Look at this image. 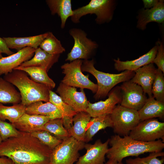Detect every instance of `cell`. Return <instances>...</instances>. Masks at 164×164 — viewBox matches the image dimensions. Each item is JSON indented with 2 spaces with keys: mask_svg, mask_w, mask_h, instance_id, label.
Returning a JSON list of instances; mask_svg holds the SVG:
<instances>
[{
  "mask_svg": "<svg viewBox=\"0 0 164 164\" xmlns=\"http://www.w3.org/2000/svg\"><path fill=\"white\" fill-rule=\"evenodd\" d=\"M49 120V118L44 116L25 113L12 124L19 131L31 133L40 130L41 127Z\"/></svg>",
  "mask_w": 164,
  "mask_h": 164,
  "instance_id": "obj_18",
  "label": "cell"
},
{
  "mask_svg": "<svg viewBox=\"0 0 164 164\" xmlns=\"http://www.w3.org/2000/svg\"><path fill=\"white\" fill-rule=\"evenodd\" d=\"M2 53L0 51V59L2 58L3 57L2 55Z\"/></svg>",
  "mask_w": 164,
  "mask_h": 164,
  "instance_id": "obj_42",
  "label": "cell"
},
{
  "mask_svg": "<svg viewBox=\"0 0 164 164\" xmlns=\"http://www.w3.org/2000/svg\"><path fill=\"white\" fill-rule=\"evenodd\" d=\"M26 108L21 103L7 106L0 103V119L3 121L7 120L13 123L25 113Z\"/></svg>",
  "mask_w": 164,
  "mask_h": 164,
  "instance_id": "obj_30",
  "label": "cell"
},
{
  "mask_svg": "<svg viewBox=\"0 0 164 164\" xmlns=\"http://www.w3.org/2000/svg\"><path fill=\"white\" fill-rule=\"evenodd\" d=\"M3 78L18 88L22 104L27 107L38 101L49 102L51 89L46 85L36 83L29 78L24 71L14 69L5 75Z\"/></svg>",
  "mask_w": 164,
  "mask_h": 164,
  "instance_id": "obj_3",
  "label": "cell"
},
{
  "mask_svg": "<svg viewBox=\"0 0 164 164\" xmlns=\"http://www.w3.org/2000/svg\"><path fill=\"white\" fill-rule=\"evenodd\" d=\"M69 33L73 38L74 44L66 61L71 62L77 59L88 60L98 48L97 44L88 38L87 33L80 29L71 28Z\"/></svg>",
  "mask_w": 164,
  "mask_h": 164,
  "instance_id": "obj_9",
  "label": "cell"
},
{
  "mask_svg": "<svg viewBox=\"0 0 164 164\" xmlns=\"http://www.w3.org/2000/svg\"><path fill=\"white\" fill-rule=\"evenodd\" d=\"M25 113L29 114L44 116L50 120L62 118V114L58 109L49 102L42 101L32 103L26 107Z\"/></svg>",
  "mask_w": 164,
  "mask_h": 164,
  "instance_id": "obj_25",
  "label": "cell"
},
{
  "mask_svg": "<svg viewBox=\"0 0 164 164\" xmlns=\"http://www.w3.org/2000/svg\"><path fill=\"white\" fill-rule=\"evenodd\" d=\"M2 141V140L0 136V143Z\"/></svg>",
  "mask_w": 164,
  "mask_h": 164,
  "instance_id": "obj_43",
  "label": "cell"
},
{
  "mask_svg": "<svg viewBox=\"0 0 164 164\" xmlns=\"http://www.w3.org/2000/svg\"><path fill=\"white\" fill-rule=\"evenodd\" d=\"M83 61L82 60L77 59L62 65L61 68L65 76L61 82L74 87L87 89L96 93L97 85L90 80L88 75H85L82 73L81 66Z\"/></svg>",
  "mask_w": 164,
  "mask_h": 164,
  "instance_id": "obj_8",
  "label": "cell"
},
{
  "mask_svg": "<svg viewBox=\"0 0 164 164\" xmlns=\"http://www.w3.org/2000/svg\"><path fill=\"white\" fill-rule=\"evenodd\" d=\"M52 151L31 133L20 131L0 143V157L9 158L14 164H50Z\"/></svg>",
  "mask_w": 164,
  "mask_h": 164,
  "instance_id": "obj_1",
  "label": "cell"
},
{
  "mask_svg": "<svg viewBox=\"0 0 164 164\" xmlns=\"http://www.w3.org/2000/svg\"><path fill=\"white\" fill-rule=\"evenodd\" d=\"M0 164H14L9 158L5 156L0 157Z\"/></svg>",
  "mask_w": 164,
  "mask_h": 164,
  "instance_id": "obj_40",
  "label": "cell"
},
{
  "mask_svg": "<svg viewBox=\"0 0 164 164\" xmlns=\"http://www.w3.org/2000/svg\"><path fill=\"white\" fill-rule=\"evenodd\" d=\"M128 135L141 142H153L161 139L164 142V123L155 118L140 121Z\"/></svg>",
  "mask_w": 164,
  "mask_h": 164,
  "instance_id": "obj_10",
  "label": "cell"
},
{
  "mask_svg": "<svg viewBox=\"0 0 164 164\" xmlns=\"http://www.w3.org/2000/svg\"><path fill=\"white\" fill-rule=\"evenodd\" d=\"M91 118L86 111L77 112L72 118L73 124L68 131L70 136L78 141L84 142L85 135Z\"/></svg>",
  "mask_w": 164,
  "mask_h": 164,
  "instance_id": "obj_22",
  "label": "cell"
},
{
  "mask_svg": "<svg viewBox=\"0 0 164 164\" xmlns=\"http://www.w3.org/2000/svg\"><path fill=\"white\" fill-rule=\"evenodd\" d=\"M137 27L142 30L146 28L147 24L151 22L163 23L164 21V0L158 1L153 8L143 9L138 16Z\"/></svg>",
  "mask_w": 164,
  "mask_h": 164,
  "instance_id": "obj_19",
  "label": "cell"
},
{
  "mask_svg": "<svg viewBox=\"0 0 164 164\" xmlns=\"http://www.w3.org/2000/svg\"><path fill=\"white\" fill-rule=\"evenodd\" d=\"M157 51V46L156 45L147 53L135 60L122 61L119 58L114 59V68L118 71L125 70L135 71L144 66L152 63Z\"/></svg>",
  "mask_w": 164,
  "mask_h": 164,
  "instance_id": "obj_17",
  "label": "cell"
},
{
  "mask_svg": "<svg viewBox=\"0 0 164 164\" xmlns=\"http://www.w3.org/2000/svg\"><path fill=\"white\" fill-rule=\"evenodd\" d=\"M159 0H143L144 8L149 9L153 7L158 3Z\"/></svg>",
  "mask_w": 164,
  "mask_h": 164,
  "instance_id": "obj_39",
  "label": "cell"
},
{
  "mask_svg": "<svg viewBox=\"0 0 164 164\" xmlns=\"http://www.w3.org/2000/svg\"><path fill=\"white\" fill-rule=\"evenodd\" d=\"M120 87L121 94L120 104L123 107L138 111L148 99L142 87L130 80L124 82Z\"/></svg>",
  "mask_w": 164,
  "mask_h": 164,
  "instance_id": "obj_11",
  "label": "cell"
},
{
  "mask_svg": "<svg viewBox=\"0 0 164 164\" xmlns=\"http://www.w3.org/2000/svg\"><path fill=\"white\" fill-rule=\"evenodd\" d=\"M14 69L24 71L30 77L33 81L36 83L45 85L50 89L55 86V83L49 77L47 71L42 68L35 67H23L19 66Z\"/></svg>",
  "mask_w": 164,
  "mask_h": 164,
  "instance_id": "obj_29",
  "label": "cell"
},
{
  "mask_svg": "<svg viewBox=\"0 0 164 164\" xmlns=\"http://www.w3.org/2000/svg\"><path fill=\"white\" fill-rule=\"evenodd\" d=\"M39 47L47 53L53 55H60L65 51L60 40L51 32L42 41Z\"/></svg>",
  "mask_w": 164,
  "mask_h": 164,
  "instance_id": "obj_32",
  "label": "cell"
},
{
  "mask_svg": "<svg viewBox=\"0 0 164 164\" xmlns=\"http://www.w3.org/2000/svg\"><path fill=\"white\" fill-rule=\"evenodd\" d=\"M110 114L92 118L88 124L85 137L84 142L91 140L93 137L100 130L107 127L113 128Z\"/></svg>",
  "mask_w": 164,
  "mask_h": 164,
  "instance_id": "obj_28",
  "label": "cell"
},
{
  "mask_svg": "<svg viewBox=\"0 0 164 164\" xmlns=\"http://www.w3.org/2000/svg\"><path fill=\"white\" fill-rule=\"evenodd\" d=\"M140 121L164 116V102L155 100L153 97L148 98L142 107L138 111Z\"/></svg>",
  "mask_w": 164,
  "mask_h": 164,
  "instance_id": "obj_23",
  "label": "cell"
},
{
  "mask_svg": "<svg viewBox=\"0 0 164 164\" xmlns=\"http://www.w3.org/2000/svg\"><path fill=\"white\" fill-rule=\"evenodd\" d=\"M114 4V0H91L86 5L73 10L71 20L74 23H78L83 16L95 14L96 16L95 21L97 24L109 22L113 18Z\"/></svg>",
  "mask_w": 164,
  "mask_h": 164,
  "instance_id": "obj_5",
  "label": "cell"
},
{
  "mask_svg": "<svg viewBox=\"0 0 164 164\" xmlns=\"http://www.w3.org/2000/svg\"><path fill=\"white\" fill-rule=\"evenodd\" d=\"M0 51L2 53H5L8 56L14 53L10 50L3 39L0 37Z\"/></svg>",
  "mask_w": 164,
  "mask_h": 164,
  "instance_id": "obj_38",
  "label": "cell"
},
{
  "mask_svg": "<svg viewBox=\"0 0 164 164\" xmlns=\"http://www.w3.org/2000/svg\"><path fill=\"white\" fill-rule=\"evenodd\" d=\"M94 64L93 60H84L81 66V70L82 72L92 74L97 81V90L94 95L96 100L105 97L116 85L130 80L135 74L134 71L128 70L118 74L106 73L97 70L94 67Z\"/></svg>",
  "mask_w": 164,
  "mask_h": 164,
  "instance_id": "obj_4",
  "label": "cell"
},
{
  "mask_svg": "<svg viewBox=\"0 0 164 164\" xmlns=\"http://www.w3.org/2000/svg\"><path fill=\"white\" fill-rule=\"evenodd\" d=\"M21 96L13 85L0 77V103L4 104L20 103Z\"/></svg>",
  "mask_w": 164,
  "mask_h": 164,
  "instance_id": "obj_27",
  "label": "cell"
},
{
  "mask_svg": "<svg viewBox=\"0 0 164 164\" xmlns=\"http://www.w3.org/2000/svg\"><path fill=\"white\" fill-rule=\"evenodd\" d=\"M36 49L27 47L18 50L15 53L0 59V76L12 72L16 67L34 56Z\"/></svg>",
  "mask_w": 164,
  "mask_h": 164,
  "instance_id": "obj_15",
  "label": "cell"
},
{
  "mask_svg": "<svg viewBox=\"0 0 164 164\" xmlns=\"http://www.w3.org/2000/svg\"><path fill=\"white\" fill-rule=\"evenodd\" d=\"M60 56V54H50L39 47L36 49L33 57L20 66L38 67L47 72L53 65L58 61Z\"/></svg>",
  "mask_w": 164,
  "mask_h": 164,
  "instance_id": "obj_20",
  "label": "cell"
},
{
  "mask_svg": "<svg viewBox=\"0 0 164 164\" xmlns=\"http://www.w3.org/2000/svg\"><path fill=\"white\" fill-rule=\"evenodd\" d=\"M164 152L162 151L150 153L147 156L135 158H129L125 160L126 164H163L164 158L159 159L158 157H163Z\"/></svg>",
  "mask_w": 164,
  "mask_h": 164,
  "instance_id": "obj_35",
  "label": "cell"
},
{
  "mask_svg": "<svg viewBox=\"0 0 164 164\" xmlns=\"http://www.w3.org/2000/svg\"><path fill=\"white\" fill-rule=\"evenodd\" d=\"M40 130L47 131L62 140L71 136L64 127L62 118L49 120L41 127Z\"/></svg>",
  "mask_w": 164,
  "mask_h": 164,
  "instance_id": "obj_31",
  "label": "cell"
},
{
  "mask_svg": "<svg viewBox=\"0 0 164 164\" xmlns=\"http://www.w3.org/2000/svg\"><path fill=\"white\" fill-rule=\"evenodd\" d=\"M49 102L56 106L60 111L62 116L63 125L68 131L73 125L72 118L77 112L51 90L49 92Z\"/></svg>",
  "mask_w": 164,
  "mask_h": 164,
  "instance_id": "obj_26",
  "label": "cell"
},
{
  "mask_svg": "<svg viewBox=\"0 0 164 164\" xmlns=\"http://www.w3.org/2000/svg\"><path fill=\"white\" fill-rule=\"evenodd\" d=\"M62 100L70 105L76 112L85 111L88 101L83 89L77 91L75 87L61 82L56 91Z\"/></svg>",
  "mask_w": 164,
  "mask_h": 164,
  "instance_id": "obj_13",
  "label": "cell"
},
{
  "mask_svg": "<svg viewBox=\"0 0 164 164\" xmlns=\"http://www.w3.org/2000/svg\"><path fill=\"white\" fill-rule=\"evenodd\" d=\"M152 97L155 100L164 102V73L158 68L152 86Z\"/></svg>",
  "mask_w": 164,
  "mask_h": 164,
  "instance_id": "obj_34",
  "label": "cell"
},
{
  "mask_svg": "<svg viewBox=\"0 0 164 164\" xmlns=\"http://www.w3.org/2000/svg\"><path fill=\"white\" fill-rule=\"evenodd\" d=\"M109 142V139L104 143L99 139L93 144H85L86 152L79 157L76 164H104Z\"/></svg>",
  "mask_w": 164,
  "mask_h": 164,
  "instance_id": "obj_14",
  "label": "cell"
},
{
  "mask_svg": "<svg viewBox=\"0 0 164 164\" xmlns=\"http://www.w3.org/2000/svg\"><path fill=\"white\" fill-rule=\"evenodd\" d=\"M19 131L11 123L0 119V136L2 141L11 137L16 136Z\"/></svg>",
  "mask_w": 164,
  "mask_h": 164,
  "instance_id": "obj_36",
  "label": "cell"
},
{
  "mask_svg": "<svg viewBox=\"0 0 164 164\" xmlns=\"http://www.w3.org/2000/svg\"><path fill=\"white\" fill-rule=\"evenodd\" d=\"M31 134L52 150H53L62 141V140L58 138L45 130H39L32 132Z\"/></svg>",
  "mask_w": 164,
  "mask_h": 164,
  "instance_id": "obj_33",
  "label": "cell"
},
{
  "mask_svg": "<svg viewBox=\"0 0 164 164\" xmlns=\"http://www.w3.org/2000/svg\"><path fill=\"white\" fill-rule=\"evenodd\" d=\"M105 164H123V163L122 162H118L117 161L112 159H109Z\"/></svg>",
  "mask_w": 164,
  "mask_h": 164,
  "instance_id": "obj_41",
  "label": "cell"
},
{
  "mask_svg": "<svg viewBox=\"0 0 164 164\" xmlns=\"http://www.w3.org/2000/svg\"><path fill=\"white\" fill-rule=\"evenodd\" d=\"M85 144L71 136L63 139L52 150L50 164H74L79 157V151L84 148Z\"/></svg>",
  "mask_w": 164,
  "mask_h": 164,
  "instance_id": "obj_6",
  "label": "cell"
},
{
  "mask_svg": "<svg viewBox=\"0 0 164 164\" xmlns=\"http://www.w3.org/2000/svg\"><path fill=\"white\" fill-rule=\"evenodd\" d=\"M157 70L153 63L147 64L135 71L134 75L130 80L132 82L140 86L149 97H152V86Z\"/></svg>",
  "mask_w": 164,
  "mask_h": 164,
  "instance_id": "obj_16",
  "label": "cell"
},
{
  "mask_svg": "<svg viewBox=\"0 0 164 164\" xmlns=\"http://www.w3.org/2000/svg\"><path fill=\"white\" fill-rule=\"evenodd\" d=\"M108 94V98L104 101H100L94 103L88 101L85 111L91 117L110 114L116 104L120 103L121 94L120 87H115Z\"/></svg>",
  "mask_w": 164,
  "mask_h": 164,
  "instance_id": "obj_12",
  "label": "cell"
},
{
  "mask_svg": "<svg viewBox=\"0 0 164 164\" xmlns=\"http://www.w3.org/2000/svg\"><path fill=\"white\" fill-rule=\"evenodd\" d=\"M157 51L152 63H155L158 69L164 73V47L162 42H159L157 44Z\"/></svg>",
  "mask_w": 164,
  "mask_h": 164,
  "instance_id": "obj_37",
  "label": "cell"
},
{
  "mask_svg": "<svg viewBox=\"0 0 164 164\" xmlns=\"http://www.w3.org/2000/svg\"><path fill=\"white\" fill-rule=\"evenodd\" d=\"M111 147L106 154L109 159L122 162L123 159L128 156L138 157L145 153L162 151L164 143L161 139L151 142H143L135 140L129 135L122 137L115 135L109 138Z\"/></svg>",
  "mask_w": 164,
  "mask_h": 164,
  "instance_id": "obj_2",
  "label": "cell"
},
{
  "mask_svg": "<svg viewBox=\"0 0 164 164\" xmlns=\"http://www.w3.org/2000/svg\"><path fill=\"white\" fill-rule=\"evenodd\" d=\"M48 34V32L31 36L7 37L3 38L9 49H16L18 51L27 47L37 49Z\"/></svg>",
  "mask_w": 164,
  "mask_h": 164,
  "instance_id": "obj_21",
  "label": "cell"
},
{
  "mask_svg": "<svg viewBox=\"0 0 164 164\" xmlns=\"http://www.w3.org/2000/svg\"><path fill=\"white\" fill-rule=\"evenodd\" d=\"M114 132L121 136L128 135L140 121L138 111L118 104L110 114Z\"/></svg>",
  "mask_w": 164,
  "mask_h": 164,
  "instance_id": "obj_7",
  "label": "cell"
},
{
  "mask_svg": "<svg viewBox=\"0 0 164 164\" xmlns=\"http://www.w3.org/2000/svg\"><path fill=\"white\" fill-rule=\"evenodd\" d=\"M46 2L52 15L57 14L60 18L61 28H64L68 18L73 15L71 0H47Z\"/></svg>",
  "mask_w": 164,
  "mask_h": 164,
  "instance_id": "obj_24",
  "label": "cell"
}]
</instances>
